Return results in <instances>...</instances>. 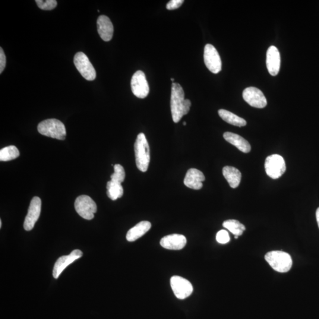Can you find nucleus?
Wrapping results in <instances>:
<instances>
[{
	"label": "nucleus",
	"instance_id": "nucleus-2",
	"mask_svg": "<svg viewBox=\"0 0 319 319\" xmlns=\"http://www.w3.org/2000/svg\"><path fill=\"white\" fill-rule=\"evenodd\" d=\"M184 91L181 85L178 83H173L172 87L171 99H170V108L174 122L178 123L185 115L184 112Z\"/></svg>",
	"mask_w": 319,
	"mask_h": 319
},
{
	"label": "nucleus",
	"instance_id": "nucleus-27",
	"mask_svg": "<svg viewBox=\"0 0 319 319\" xmlns=\"http://www.w3.org/2000/svg\"><path fill=\"white\" fill-rule=\"evenodd\" d=\"M216 241L220 244H225L230 241L229 233L225 230H220L216 234Z\"/></svg>",
	"mask_w": 319,
	"mask_h": 319
},
{
	"label": "nucleus",
	"instance_id": "nucleus-20",
	"mask_svg": "<svg viewBox=\"0 0 319 319\" xmlns=\"http://www.w3.org/2000/svg\"><path fill=\"white\" fill-rule=\"evenodd\" d=\"M222 173L230 187L233 189L238 187L242 177L241 173L238 169L232 166H225L223 168Z\"/></svg>",
	"mask_w": 319,
	"mask_h": 319
},
{
	"label": "nucleus",
	"instance_id": "nucleus-19",
	"mask_svg": "<svg viewBox=\"0 0 319 319\" xmlns=\"http://www.w3.org/2000/svg\"><path fill=\"white\" fill-rule=\"evenodd\" d=\"M151 227V224L150 222L142 221L128 230L126 238L129 242L136 241L146 233L150 229Z\"/></svg>",
	"mask_w": 319,
	"mask_h": 319
},
{
	"label": "nucleus",
	"instance_id": "nucleus-33",
	"mask_svg": "<svg viewBox=\"0 0 319 319\" xmlns=\"http://www.w3.org/2000/svg\"><path fill=\"white\" fill-rule=\"evenodd\" d=\"M238 238V236H235V238L237 239Z\"/></svg>",
	"mask_w": 319,
	"mask_h": 319
},
{
	"label": "nucleus",
	"instance_id": "nucleus-3",
	"mask_svg": "<svg viewBox=\"0 0 319 319\" xmlns=\"http://www.w3.org/2000/svg\"><path fill=\"white\" fill-rule=\"evenodd\" d=\"M37 130L39 133L45 136L64 140L66 131L63 122L56 119H48L39 123Z\"/></svg>",
	"mask_w": 319,
	"mask_h": 319
},
{
	"label": "nucleus",
	"instance_id": "nucleus-34",
	"mask_svg": "<svg viewBox=\"0 0 319 319\" xmlns=\"http://www.w3.org/2000/svg\"><path fill=\"white\" fill-rule=\"evenodd\" d=\"M183 125H186V122H183Z\"/></svg>",
	"mask_w": 319,
	"mask_h": 319
},
{
	"label": "nucleus",
	"instance_id": "nucleus-28",
	"mask_svg": "<svg viewBox=\"0 0 319 319\" xmlns=\"http://www.w3.org/2000/svg\"><path fill=\"white\" fill-rule=\"evenodd\" d=\"M184 2L183 0H172L167 3L166 5V8L169 10H173V9H178L183 4Z\"/></svg>",
	"mask_w": 319,
	"mask_h": 319
},
{
	"label": "nucleus",
	"instance_id": "nucleus-11",
	"mask_svg": "<svg viewBox=\"0 0 319 319\" xmlns=\"http://www.w3.org/2000/svg\"><path fill=\"white\" fill-rule=\"evenodd\" d=\"M242 97L245 102L255 108H263L267 105L266 98L262 91L257 88H246L243 91Z\"/></svg>",
	"mask_w": 319,
	"mask_h": 319
},
{
	"label": "nucleus",
	"instance_id": "nucleus-17",
	"mask_svg": "<svg viewBox=\"0 0 319 319\" xmlns=\"http://www.w3.org/2000/svg\"><path fill=\"white\" fill-rule=\"evenodd\" d=\"M98 32L105 42H109L112 39L113 33V27L111 21L106 15H100L97 20Z\"/></svg>",
	"mask_w": 319,
	"mask_h": 319
},
{
	"label": "nucleus",
	"instance_id": "nucleus-6",
	"mask_svg": "<svg viewBox=\"0 0 319 319\" xmlns=\"http://www.w3.org/2000/svg\"><path fill=\"white\" fill-rule=\"evenodd\" d=\"M75 208L80 215L87 220L93 219L97 213V206L93 199L87 195H81L75 202Z\"/></svg>",
	"mask_w": 319,
	"mask_h": 319
},
{
	"label": "nucleus",
	"instance_id": "nucleus-9",
	"mask_svg": "<svg viewBox=\"0 0 319 319\" xmlns=\"http://www.w3.org/2000/svg\"><path fill=\"white\" fill-rule=\"evenodd\" d=\"M131 86L132 93L139 99H145L149 94V85L143 71H138L132 76Z\"/></svg>",
	"mask_w": 319,
	"mask_h": 319
},
{
	"label": "nucleus",
	"instance_id": "nucleus-21",
	"mask_svg": "<svg viewBox=\"0 0 319 319\" xmlns=\"http://www.w3.org/2000/svg\"><path fill=\"white\" fill-rule=\"evenodd\" d=\"M219 115L224 121L229 124L237 126V127H244L246 125V121L239 116L234 114L231 112L225 109H219L218 110Z\"/></svg>",
	"mask_w": 319,
	"mask_h": 319
},
{
	"label": "nucleus",
	"instance_id": "nucleus-10",
	"mask_svg": "<svg viewBox=\"0 0 319 319\" xmlns=\"http://www.w3.org/2000/svg\"><path fill=\"white\" fill-rule=\"evenodd\" d=\"M170 285L174 294L179 299L183 300L188 298L194 291L190 282L182 277H172L170 279Z\"/></svg>",
	"mask_w": 319,
	"mask_h": 319
},
{
	"label": "nucleus",
	"instance_id": "nucleus-15",
	"mask_svg": "<svg viewBox=\"0 0 319 319\" xmlns=\"http://www.w3.org/2000/svg\"><path fill=\"white\" fill-rule=\"evenodd\" d=\"M205 180L204 173L197 169H191L186 173L184 184L188 188L200 190L203 187V182Z\"/></svg>",
	"mask_w": 319,
	"mask_h": 319
},
{
	"label": "nucleus",
	"instance_id": "nucleus-12",
	"mask_svg": "<svg viewBox=\"0 0 319 319\" xmlns=\"http://www.w3.org/2000/svg\"><path fill=\"white\" fill-rule=\"evenodd\" d=\"M42 201L39 197H35L30 202L28 213L24 222V228L29 231L34 228L38 219L39 218L41 213Z\"/></svg>",
	"mask_w": 319,
	"mask_h": 319
},
{
	"label": "nucleus",
	"instance_id": "nucleus-32",
	"mask_svg": "<svg viewBox=\"0 0 319 319\" xmlns=\"http://www.w3.org/2000/svg\"><path fill=\"white\" fill-rule=\"evenodd\" d=\"M2 226V221L0 220V228H1Z\"/></svg>",
	"mask_w": 319,
	"mask_h": 319
},
{
	"label": "nucleus",
	"instance_id": "nucleus-29",
	"mask_svg": "<svg viewBox=\"0 0 319 319\" xmlns=\"http://www.w3.org/2000/svg\"><path fill=\"white\" fill-rule=\"evenodd\" d=\"M6 66V57L2 47L0 48V74L4 71Z\"/></svg>",
	"mask_w": 319,
	"mask_h": 319
},
{
	"label": "nucleus",
	"instance_id": "nucleus-4",
	"mask_svg": "<svg viewBox=\"0 0 319 319\" xmlns=\"http://www.w3.org/2000/svg\"><path fill=\"white\" fill-rule=\"evenodd\" d=\"M265 259L273 269L277 272H288L292 267L291 256L285 252L273 251L268 252L265 256Z\"/></svg>",
	"mask_w": 319,
	"mask_h": 319
},
{
	"label": "nucleus",
	"instance_id": "nucleus-18",
	"mask_svg": "<svg viewBox=\"0 0 319 319\" xmlns=\"http://www.w3.org/2000/svg\"><path fill=\"white\" fill-rule=\"evenodd\" d=\"M223 138L228 143L235 146L243 153L250 152L251 147L250 144L244 138L238 134L230 132H226L223 134Z\"/></svg>",
	"mask_w": 319,
	"mask_h": 319
},
{
	"label": "nucleus",
	"instance_id": "nucleus-22",
	"mask_svg": "<svg viewBox=\"0 0 319 319\" xmlns=\"http://www.w3.org/2000/svg\"><path fill=\"white\" fill-rule=\"evenodd\" d=\"M106 194L109 198L112 201H115L121 198L124 194L121 183H116L112 181L107 183Z\"/></svg>",
	"mask_w": 319,
	"mask_h": 319
},
{
	"label": "nucleus",
	"instance_id": "nucleus-26",
	"mask_svg": "<svg viewBox=\"0 0 319 319\" xmlns=\"http://www.w3.org/2000/svg\"><path fill=\"white\" fill-rule=\"evenodd\" d=\"M36 2L38 7L43 10H52L58 5V2L56 0H36Z\"/></svg>",
	"mask_w": 319,
	"mask_h": 319
},
{
	"label": "nucleus",
	"instance_id": "nucleus-16",
	"mask_svg": "<svg viewBox=\"0 0 319 319\" xmlns=\"http://www.w3.org/2000/svg\"><path fill=\"white\" fill-rule=\"evenodd\" d=\"M187 239L185 236L180 234H172L164 236L160 241L162 247L171 249V250H180L185 247Z\"/></svg>",
	"mask_w": 319,
	"mask_h": 319
},
{
	"label": "nucleus",
	"instance_id": "nucleus-7",
	"mask_svg": "<svg viewBox=\"0 0 319 319\" xmlns=\"http://www.w3.org/2000/svg\"><path fill=\"white\" fill-rule=\"evenodd\" d=\"M74 64L85 80L91 81L96 78V69L87 56L83 52H78L75 55Z\"/></svg>",
	"mask_w": 319,
	"mask_h": 319
},
{
	"label": "nucleus",
	"instance_id": "nucleus-8",
	"mask_svg": "<svg viewBox=\"0 0 319 319\" xmlns=\"http://www.w3.org/2000/svg\"><path fill=\"white\" fill-rule=\"evenodd\" d=\"M204 62L205 65L213 74H218L222 70V61L219 53L215 47L211 44H207L204 49Z\"/></svg>",
	"mask_w": 319,
	"mask_h": 319
},
{
	"label": "nucleus",
	"instance_id": "nucleus-13",
	"mask_svg": "<svg viewBox=\"0 0 319 319\" xmlns=\"http://www.w3.org/2000/svg\"><path fill=\"white\" fill-rule=\"evenodd\" d=\"M83 255L80 249H75L68 255L62 256L58 258L55 264L53 270V276L57 279L68 265H70Z\"/></svg>",
	"mask_w": 319,
	"mask_h": 319
},
{
	"label": "nucleus",
	"instance_id": "nucleus-5",
	"mask_svg": "<svg viewBox=\"0 0 319 319\" xmlns=\"http://www.w3.org/2000/svg\"><path fill=\"white\" fill-rule=\"evenodd\" d=\"M267 175L273 179L280 178L286 170L285 161L279 154H273L267 157L265 162Z\"/></svg>",
	"mask_w": 319,
	"mask_h": 319
},
{
	"label": "nucleus",
	"instance_id": "nucleus-1",
	"mask_svg": "<svg viewBox=\"0 0 319 319\" xmlns=\"http://www.w3.org/2000/svg\"><path fill=\"white\" fill-rule=\"evenodd\" d=\"M135 162L137 168L141 172H146L150 162V151L146 135L140 133L134 144Z\"/></svg>",
	"mask_w": 319,
	"mask_h": 319
},
{
	"label": "nucleus",
	"instance_id": "nucleus-35",
	"mask_svg": "<svg viewBox=\"0 0 319 319\" xmlns=\"http://www.w3.org/2000/svg\"><path fill=\"white\" fill-rule=\"evenodd\" d=\"M171 81H173V82H174V81H175V80H174V79H173V78H172V79H171Z\"/></svg>",
	"mask_w": 319,
	"mask_h": 319
},
{
	"label": "nucleus",
	"instance_id": "nucleus-25",
	"mask_svg": "<svg viewBox=\"0 0 319 319\" xmlns=\"http://www.w3.org/2000/svg\"><path fill=\"white\" fill-rule=\"evenodd\" d=\"M114 173L110 176V181L116 183H121L124 181L125 178V172L124 169L120 164H116L114 166Z\"/></svg>",
	"mask_w": 319,
	"mask_h": 319
},
{
	"label": "nucleus",
	"instance_id": "nucleus-24",
	"mask_svg": "<svg viewBox=\"0 0 319 319\" xmlns=\"http://www.w3.org/2000/svg\"><path fill=\"white\" fill-rule=\"evenodd\" d=\"M20 156L18 148L14 146H9L3 148L0 150V160L1 162H8L16 159Z\"/></svg>",
	"mask_w": 319,
	"mask_h": 319
},
{
	"label": "nucleus",
	"instance_id": "nucleus-14",
	"mask_svg": "<svg viewBox=\"0 0 319 319\" xmlns=\"http://www.w3.org/2000/svg\"><path fill=\"white\" fill-rule=\"evenodd\" d=\"M280 55L276 46H271L267 52L266 65L268 72L272 76H276L280 71Z\"/></svg>",
	"mask_w": 319,
	"mask_h": 319
},
{
	"label": "nucleus",
	"instance_id": "nucleus-31",
	"mask_svg": "<svg viewBox=\"0 0 319 319\" xmlns=\"http://www.w3.org/2000/svg\"><path fill=\"white\" fill-rule=\"evenodd\" d=\"M316 216H317V222H318V226L319 228V208H318L317 213H316Z\"/></svg>",
	"mask_w": 319,
	"mask_h": 319
},
{
	"label": "nucleus",
	"instance_id": "nucleus-30",
	"mask_svg": "<svg viewBox=\"0 0 319 319\" xmlns=\"http://www.w3.org/2000/svg\"><path fill=\"white\" fill-rule=\"evenodd\" d=\"M191 105H192V104L190 100L188 99L185 100V101H184L185 115L188 114V113H189V110H190Z\"/></svg>",
	"mask_w": 319,
	"mask_h": 319
},
{
	"label": "nucleus",
	"instance_id": "nucleus-23",
	"mask_svg": "<svg viewBox=\"0 0 319 319\" xmlns=\"http://www.w3.org/2000/svg\"><path fill=\"white\" fill-rule=\"evenodd\" d=\"M223 226L233 233L235 236H241L246 229L245 226L238 220L229 219L223 223Z\"/></svg>",
	"mask_w": 319,
	"mask_h": 319
}]
</instances>
